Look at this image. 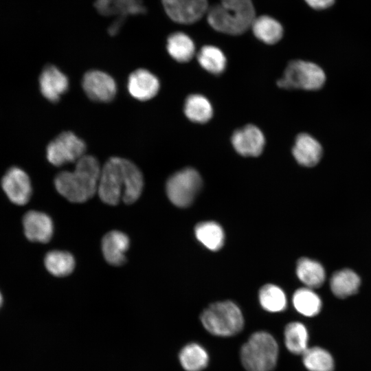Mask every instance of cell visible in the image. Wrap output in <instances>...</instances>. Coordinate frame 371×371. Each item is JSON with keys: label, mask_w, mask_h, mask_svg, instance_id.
<instances>
[{"label": "cell", "mask_w": 371, "mask_h": 371, "mask_svg": "<svg viewBox=\"0 0 371 371\" xmlns=\"http://www.w3.org/2000/svg\"><path fill=\"white\" fill-rule=\"evenodd\" d=\"M144 178L138 167L128 159L109 158L101 168L98 194L104 203L115 205L122 199L126 204L141 196Z\"/></svg>", "instance_id": "obj_1"}, {"label": "cell", "mask_w": 371, "mask_h": 371, "mask_svg": "<svg viewBox=\"0 0 371 371\" xmlns=\"http://www.w3.org/2000/svg\"><path fill=\"white\" fill-rule=\"evenodd\" d=\"M101 168L97 159L84 155L73 171H62L54 178L56 190L68 201L83 203L97 192Z\"/></svg>", "instance_id": "obj_2"}, {"label": "cell", "mask_w": 371, "mask_h": 371, "mask_svg": "<svg viewBox=\"0 0 371 371\" xmlns=\"http://www.w3.org/2000/svg\"><path fill=\"white\" fill-rule=\"evenodd\" d=\"M255 18L251 0H221L207 12V21L212 27L232 35L246 32Z\"/></svg>", "instance_id": "obj_3"}, {"label": "cell", "mask_w": 371, "mask_h": 371, "mask_svg": "<svg viewBox=\"0 0 371 371\" xmlns=\"http://www.w3.org/2000/svg\"><path fill=\"white\" fill-rule=\"evenodd\" d=\"M278 345L265 331L253 333L242 346L240 357L247 371H273L278 359Z\"/></svg>", "instance_id": "obj_4"}, {"label": "cell", "mask_w": 371, "mask_h": 371, "mask_svg": "<svg viewBox=\"0 0 371 371\" xmlns=\"http://www.w3.org/2000/svg\"><path fill=\"white\" fill-rule=\"evenodd\" d=\"M201 321L207 331L218 337L235 335L244 326L243 313L232 301L216 302L210 304L202 312Z\"/></svg>", "instance_id": "obj_5"}, {"label": "cell", "mask_w": 371, "mask_h": 371, "mask_svg": "<svg viewBox=\"0 0 371 371\" xmlns=\"http://www.w3.org/2000/svg\"><path fill=\"white\" fill-rule=\"evenodd\" d=\"M326 81V73L319 65L311 61L295 60L289 63L277 85L285 89L317 91L324 86Z\"/></svg>", "instance_id": "obj_6"}, {"label": "cell", "mask_w": 371, "mask_h": 371, "mask_svg": "<svg viewBox=\"0 0 371 371\" xmlns=\"http://www.w3.org/2000/svg\"><path fill=\"white\" fill-rule=\"evenodd\" d=\"M202 186V179L194 168L182 169L171 175L166 185L169 200L176 206L186 207L194 200Z\"/></svg>", "instance_id": "obj_7"}, {"label": "cell", "mask_w": 371, "mask_h": 371, "mask_svg": "<svg viewBox=\"0 0 371 371\" xmlns=\"http://www.w3.org/2000/svg\"><path fill=\"white\" fill-rule=\"evenodd\" d=\"M85 142L71 131H65L52 140L47 146V158L49 163L60 166L76 162L85 155Z\"/></svg>", "instance_id": "obj_8"}, {"label": "cell", "mask_w": 371, "mask_h": 371, "mask_svg": "<svg viewBox=\"0 0 371 371\" xmlns=\"http://www.w3.org/2000/svg\"><path fill=\"white\" fill-rule=\"evenodd\" d=\"M82 87L91 100L99 102L111 101L117 93L115 80L109 74L100 70L86 72L82 77Z\"/></svg>", "instance_id": "obj_9"}, {"label": "cell", "mask_w": 371, "mask_h": 371, "mask_svg": "<svg viewBox=\"0 0 371 371\" xmlns=\"http://www.w3.org/2000/svg\"><path fill=\"white\" fill-rule=\"evenodd\" d=\"M167 15L173 21L190 24L199 21L207 12V0H161Z\"/></svg>", "instance_id": "obj_10"}, {"label": "cell", "mask_w": 371, "mask_h": 371, "mask_svg": "<svg viewBox=\"0 0 371 371\" xmlns=\"http://www.w3.org/2000/svg\"><path fill=\"white\" fill-rule=\"evenodd\" d=\"M1 186L8 199L14 204L24 205L31 197L30 179L19 167H12L6 172L2 178Z\"/></svg>", "instance_id": "obj_11"}, {"label": "cell", "mask_w": 371, "mask_h": 371, "mask_svg": "<svg viewBox=\"0 0 371 371\" xmlns=\"http://www.w3.org/2000/svg\"><path fill=\"white\" fill-rule=\"evenodd\" d=\"M231 141L235 150L244 157L259 156L265 145L262 132L253 124H247L235 131Z\"/></svg>", "instance_id": "obj_12"}, {"label": "cell", "mask_w": 371, "mask_h": 371, "mask_svg": "<svg viewBox=\"0 0 371 371\" xmlns=\"http://www.w3.org/2000/svg\"><path fill=\"white\" fill-rule=\"evenodd\" d=\"M160 83L157 77L145 69L132 72L128 78L127 89L130 95L140 101L148 100L158 93Z\"/></svg>", "instance_id": "obj_13"}, {"label": "cell", "mask_w": 371, "mask_h": 371, "mask_svg": "<svg viewBox=\"0 0 371 371\" xmlns=\"http://www.w3.org/2000/svg\"><path fill=\"white\" fill-rule=\"evenodd\" d=\"M292 153L300 165L311 168L316 166L322 159L323 148L313 136L302 133L295 137Z\"/></svg>", "instance_id": "obj_14"}, {"label": "cell", "mask_w": 371, "mask_h": 371, "mask_svg": "<svg viewBox=\"0 0 371 371\" xmlns=\"http://www.w3.org/2000/svg\"><path fill=\"white\" fill-rule=\"evenodd\" d=\"M39 87L42 95L47 100L56 102L68 90L69 80L58 67L47 65L40 75Z\"/></svg>", "instance_id": "obj_15"}, {"label": "cell", "mask_w": 371, "mask_h": 371, "mask_svg": "<svg viewBox=\"0 0 371 371\" xmlns=\"http://www.w3.org/2000/svg\"><path fill=\"white\" fill-rule=\"evenodd\" d=\"M25 236L31 241L47 243L52 237L54 225L51 218L45 213L29 211L23 218Z\"/></svg>", "instance_id": "obj_16"}, {"label": "cell", "mask_w": 371, "mask_h": 371, "mask_svg": "<svg viewBox=\"0 0 371 371\" xmlns=\"http://www.w3.org/2000/svg\"><path fill=\"white\" fill-rule=\"evenodd\" d=\"M129 245L130 240L124 233L117 230L106 233L102 240V251L106 261L113 266L123 265Z\"/></svg>", "instance_id": "obj_17"}, {"label": "cell", "mask_w": 371, "mask_h": 371, "mask_svg": "<svg viewBox=\"0 0 371 371\" xmlns=\"http://www.w3.org/2000/svg\"><path fill=\"white\" fill-rule=\"evenodd\" d=\"M94 6L98 12L103 16H117L124 20L128 16L146 12L142 0H96Z\"/></svg>", "instance_id": "obj_18"}, {"label": "cell", "mask_w": 371, "mask_h": 371, "mask_svg": "<svg viewBox=\"0 0 371 371\" xmlns=\"http://www.w3.org/2000/svg\"><path fill=\"white\" fill-rule=\"evenodd\" d=\"M360 284L359 276L349 269L335 272L330 279V290L339 298H346L355 294Z\"/></svg>", "instance_id": "obj_19"}, {"label": "cell", "mask_w": 371, "mask_h": 371, "mask_svg": "<svg viewBox=\"0 0 371 371\" xmlns=\"http://www.w3.org/2000/svg\"><path fill=\"white\" fill-rule=\"evenodd\" d=\"M296 273L299 280L306 287L312 289L320 287L326 279L323 266L319 262L308 258H302L297 261Z\"/></svg>", "instance_id": "obj_20"}, {"label": "cell", "mask_w": 371, "mask_h": 371, "mask_svg": "<svg viewBox=\"0 0 371 371\" xmlns=\"http://www.w3.org/2000/svg\"><path fill=\"white\" fill-rule=\"evenodd\" d=\"M251 27L254 36L267 44L278 43L283 35L281 24L275 19L267 15L256 17Z\"/></svg>", "instance_id": "obj_21"}, {"label": "cell", "mask_w": 371, "mask_h": 371, "mask_svg": "<svg viewBox=\"0 0 371 371\" xmlns=\"http://www.w3.org/2000/svg\"><path fill=\"white\" fill-rule=\"evenodd\" d=\"M166 48L170 56L180 63L190 60L195 53V45L189 36L183 32H175L167 39Z\"/></svg>", "instance_id": "obj_22"}, {"label": "cell", "mask_w": 371, "mask_h": 371, "mask_svg": "<svg viewBox=\"0 0 371 371\" xmlns=\"http://www.w3.org/2000/svg\"><path fill=\"white\" fill-rule=\"evenodd\" d=\"M179 361L186 371H202L209 361V356L205 349L197 343L186 345L179 355Z\"/></svg>", "instance_id": "obj_23"}, {"label": "cell", "mask_w": 371, "mask_h": 371, "mask_svg": "<svg viewBox=\"0 0 371 371\" xmlns=\"http://www.w3.org/2000/svg\"><path fill=\"white\" fill-rule=\"evenodd\" d=\"M284 344L286 349L294 355H302L308 348V332L301 322L289 323L284 330Z\"/></svg>", "instance_id": "obj_24"}, {"label": "cell", "mask_w": 371, "mask_h": 371, "mask_svg": "<svg viewBox=\"0 0 371 371\" xmlns=\"http://www.w3.org/2000/svg\"><path fill=\"white\" fill-rule=\"evenodd\" d=\"M184 113L192 122L203 124L212 118L213 109L211 103L205 96L192 94L186 99Z\"/></svg>", "instance_id": "obj_25"}, {"label": "cell", "mask_w": 371, "mask_h": 371, "mask_svg": "<svg viewBox=\"0 0 371 371\" xmlns=\"http://www.w3.org/2000/svg\"><path fill=\"white\" fill-rule=\"evenodd\" d=\"M194 232L197 240L212 251H217L223 245L224 232L216 222H201L196 225Z\"/></svg>", "instance_id": "obj_26"}, {"label": "cell", "mask_w": 371, "mask_h": 371, "mask_svg": "<svg viewBox=\"0 0 371 371\" xmlns=\"http://www.w3.org/2000/svg\"><path fill=\"white\" fill-rule=\"evenodd\" d=\"M292 302L295 310L306 317L317 315L322 306L319 296L308 287L297 289L293 295Z\"/></svg>", "instance_id": "obj_27"}, {"label": "cell", "mask_w": 371, "mask_h": 371, "mask_svg": "<svg viewBox=\"0 0 371 371\" xmlns=\"http://www.w3.org/2000/svg\"><path fill=\"white\" fill-rule=\"evenodd\" d=\"M304 366L308 371H334L335 361L331 354L319 346L308 348L302 355Z\"/></svg>", "instance_id": "obj_28"}, {"label": "cell", "mask_w": 371, "mask_h": 371, "mask_svg": "<svg viewBox=\"0 0 371 371\" xmlns=\"http://www.w3.org/2000/svg\"><path fill=\"white\" fill-rule=\"evenodd\" d=\"M47 270L56 277L69 275L75 268V259L67 251L54 250L48 252L44 259Z\"/></svg>", "instance_id": "obj_29"}, {"label": "cell", "mask_w": 371, "mask_h": 371, "mask_svg": "<svg viewBox=\"0 0 371 371\" xmlns=\"http://www.w3.org/2000/svg\"><path fill=\"white\" fill-rule=\"evenodd\" d=\"M199 65L208 72L219 75L226 67L227 60L223 52L213 45L203 46L197 54Z\"/></svg>", "instance_id": "obj_30"}, {"label": "cell", "mask_w": 371, "mask_h": 371, "mask_svg": "<svg viewBox=\"0 0 371 371\" xmlns=\"http://www.w3.org/2000/svg\"><path fill=\"white\" fill-rule=\"evenodd\" d=\"M258 297L262 307L269 312H280L286 306V297L284 291L274 284L264 285L260 289Z\"/></svg>", "instance_id": "obj_31"}, {"label": "cell", "mask_w": 371, "mask_h": 371, "mask_svg": "<svg viewBox=\"0 0 371 371\" xmlns=\"http://www.w3.org/2000/svg\"><path fill=\"white\" fill-rule=\"evenodd\" d=\"M306 3L312 8L315 10H322L330 7L335 0H304Z\"/></svg>", "instance_id": "obj_32"}, {"label": "cell", "mask_w": 371, "mask_h": 371, "mask_svg": "<svg viewBox=\"0 0 371 371\" xmlns=\"http://www.w3.org/2000/svg\"><path fill=\"white\" fill-rule=\"evenodd\" d=\"M2 303H3V297H2V295H1V293L0 292V307L2 305Z\"/></svg>", "instance_id": "obj_33"}]
</instances>
